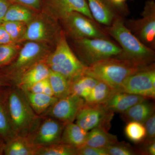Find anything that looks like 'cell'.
Here are the masks:
<instances>
[{"label": "cell", "mask_w": 155, "mask_h": 155, "mask_svg": "<svg viewBox=\"0 0 155 155\" xmlns=\"http://www.w3.org/2000/svg\"><path fill=\"white\" fill-rule=\"evenodd\" d=\"M143 67H137L127 61L112 57L87 66L84 74L103 81L118 91L128 76Z\"/></svg>", "instance_id": "obj_3"}, {"label": "cell", "mask_w": 155, "mask_h": 155, "mask_svg": "<svg viewBox=\"0 0 155 155\" xmlns=\"http://www.w3.org/2000/svg\"><path fill=\"white\" fill-rule=\"evenodd\" d=\"M118 91L142 96L150 99H154V63L143 67L128 76Z\"/></svg>", "instance_id": "obj_8"}, {"label": "cell", "mask_w": 155, "mask_h": 155, "mask_svg": "<svg viewBox=\"0 0 155 155\" xmlns=\"http://www.w3.org/2000/svg\"><path fill=\"white\" fill-rule=\"evenodd\" d=\"M18 43H13L0 45V68L12 63L18 55L19 50Z\"/></svg>", "instance_id": "obj_31"}, {"label": "cell", "mask_w": 155, "mask_h": 155, "mask_svg": "<svg viewBox=\"0 0 155 155\" xmlns=\"http://www.w3.org/2000/svg\"><path fill=\"white\" fill-rule=\"evenodd\" d=\"M32 12L25 6L11 5L5 14L3 22L14 21L28 24L34 17Z\"/></svg>", "instance_id": "obj_27"}, {"label": "cell", "mask_w": 155, "mask_h": 155, "mask_svg": "<svg viewBox=\"0 0 155 155\" xmlns=\"http://www.w3.org/2000/svg\"><path fill=\"white\" fill-rule=\"evenodd\" d=\"M77 148L65 143L38 147L36 155H77Z\"/></svg>", "instance_id": "obj_28"}, {"label": "cell", "mask_w": 155, "mask_h": 155, "mask_svg": "<svg viewBox=\"0 0 155 155\" xmlns=\"http://www.w3.org/2000/svg\"><path fill=\"white\" fill-rule=\"evenodd\" d=\"M53 17L48 19L46 16H38L27 24L26 31L22 41H32L47 43L58 41L62 31L56 20Z\"/></svg>", "instance_id": "obj_10"}, {"label": "cell", "mask_w": 155, "mask_h": 155, "mask_svg": "<svg viewBox=\"0 0 155 155\" xmlns=\"http://www.w3.org/2000/svg\"><path fill=\"white\" fill-rule=\"evenodd\" d=\"M111 1L116 6L122 9L127 10V8L125 5V2L127 0H111Z\"/></svg>", "instance_id": "obj_40"}, {"label": "cell", "mask_w": 155, "mask_h": 155, "mask_svg": "<svg viewBox=\"0 0 155 155\" xmlns=\"http://www.w3.org/2000/svg\"><path fill=\"white\" fill-rule=\"evenodd\" d=\"M11 5V3L8 0H0V23L2 22Z\"/></svg>", "instance_id": "obj_38"}, {"label": "cell", "mask_w": 155, "mask_h": 155, "mask_svg": "<svg viewBox=\"0 0 155 155\" xmlns=\"http://www.w3.org/2000/svg\"><path fill=\"white\" fill-rule=\"evenodd\" d=\"M79 59L89 66L107 58L116 57L121 52L119 45L109 38H85L74 39Z\"/></svg>", "instance_id": "obj_6"}, {"label": "cell", "mask_w": 155, "mask_h": 155, "mask_svg": "<svg viewBox=\"0 0 155 155\" xmlns=\"http://www.w3.org/2000/svg\"><path fill=\"white\" fill-rule=\"evenodd\" d=\"M48 3L50 15L57 19L61 20L69 13L76 12L94 20L86 0H48Z\"/></svg>", "instance_id": "obj_15"}, {"label": "cell", "mask_w": 155, "mask_h": 155, "mask_svg": "<svg viewBox=\"0 0 155 155\" xmlns=\"http://www.w3.org/2000/svg\"><path fill=\"white\" fill-rule=\"evenodd\" d=\"M108 155H140L137 148L126 143L118 142L105 148Z\"/></svg>", "instance_id": "obj_32"}, {"label": "cell", "mask_w": 155, "mask_h": 155, "mask_svg": "<svg viewBox=\"0 0 155 155\" xmlns=\"http://www.w3.org/2000/svg\"><path fill=\"white\" fill-rule=\"evenodd\" d=\"M44 79L40 81H38L36 83L32 85L29 87L25 89L22 90L27 91L33 93H43L45 81V79Z\"/></svg>", "instance_id": "obj_36"}, {"label": "cell", "mask_w": 155, "mask_h": 155, "mask_svg": "<svg viewBox=\"0 0 155 155\" xmlns=\"http://www.w3.org/2000/svg\"><path fill=\"white\" fill-rule=\"evenodd\" d=\"M144 125L146 130L145 139L149 140L155 139V113L144 122Z\"/></svg>", "instance_id": "obj_34"}, {"label": "cell", "mask_w": 155, "mask_h": 155, "mask_svg": "<svg viewBox=\"0 0 155 155\" xmlns=\"http://www.w3.org/2000/svg\"><path fill=\"white\" fill-rule=\"evenodd\" d=\"M45 62L51 70L71 81L84 74L87 67L71 49L63 31L56 43L55 49L50 53Z\"/></svg>", "instance_id": "obj_5"}, {"label": "cell", "mask_w": 155, "mask_h": 155, "mask_svg": "<svg viewBox=\"0 0 155 155\" xmlns=\"http://www.w3.org/2000/svg\"><path fill=\"white\" fill-rule=\"evenodd\" d=\"M11 86H0V135L6 143L17 136L12 127L8 110V97Z\"/></svg>", "instance_id": "obj_17"}, {"label": "cell", "mask_w": 155, "mask_h": 155, "mask_svg": "<svg viewBox=\"0 0 155 155\" xmlns=\"http://www.w3.org/2000/svg\"><path fill=\"white\" fill-rule=\"evenodd\" d=\"M115 90L107 84L99 81L84 99V103L88 104H103L108 100Z\"/></svg>", "instance_id": "obj_26"}, {"label": "cell", "mask_w": 155, "mask_h": 155, "mask_svg": "<svg viewBox=\"0 0 155 155\" xmlns=\"http://www.w3.org/2000/svg\"><path fill=\"white\" fill-rule=\"evenodd\" d=\"M99 80L86 74L78 76L71 82V94L75 95L84 100Z\"/></svg>", "instance_id": "obj_24"}, {"label": "cell", "mask_w": 155, "mask_h": 155, "mask_svg": "<svg viewBox=\"0 0 155 155\" xmlns=\"http://www.w3.org/2000/svg\"><path fill=\"white\" fill-rule=\"evenodd\" d=\"M93 18L98 23L110 26L118 18L126 14L127 10L114 5L111 0H86Z\"/></svg>", "instance_id": "obj_14"}, {"label": "cell", "mask_w": 155, "mask_h": 155, "mask_svg": "<svg viewBox=\"0 0 155 155\" xmlns=\"http://www.w3.org/2000/svg\"><path fill=\"white\" fill-rule=\"evenodd\" d=\"M37 148L28 137L17 136L6 143L4 155H36Z\"/></svg>", "instance_id": "obj_21"}, {"label": "cell", "mask_w": 155, "mask_h": 155, "mask_svg": "<svg viewBox=\"0 0 155 155\" xmlns=\"http://www.w3.org/2000/svg\"><path fill=\"white\" fill-rule=\"evenodd\" d=\"M9 115L17 136L28 137L36 129L40 116L34 112L21 89L11 87L8 97Z\"/></svg>", "instance_id": "obj_2"}, {"label": "cell", "mask_w": 155, "mask_h": 155, "mask_svg": "<svg viewBox=\"0 0 155 155\" xmlns=\"http://www.w3.org/2000/svg\"><path fill=\"white\" fill-rule=\"evenodd\" d=\"M107 31L119 44L121 52L116 58L142 67L153 64L155 53L140 41L126 27L122 17L118 18L107 27Z\"/></svg>", "instance_id": "obj_1"}, {"label": "cell", "mask_w": 155, "mask_h": 155, "mask_svg": "<svg viewBox=\"0 0 155 155\" xmlns=\"http://www.w3.org/2000/svg\"><path fill=\"white\" fill-rule=\"evenodd\" d=\"M87 133L74 122L68 123L64 126L60 143L78 148L84 145Z\"/></svg>", "instance_id": "obj_20"}, {"label": "cell", "mask_w": 155, "mask_h": 155, "mask_svg": "<svg viewBox=\"0 0 155 155\" xmlns=\"http://www.w3.org/2000/svg\"><path fill=\"white\" fill-rule=\"evenodd\" d=\"M5 141L0 135V155H4V149L6 145Z\"/></svg>", "instance_id": "obj_42"}, {"label": "cell", "mask_w": 155, "mask_h": 155, "mask_svg": "<svg viewBox=\"0 0 155 155\" xmlns=\"http://www.w3.org/2000/svg\"><path fill=\"white\" fill-rule=\"evenodd\" d=\"M128 29L147 46L155 48V2L148 0L145 3L141 17L125 22Z\"/></svg>", "instance_id": "obj_7"}, {"label": "cell", "mask_w": 155, "mask_h": 155, "mask_svg": "<svg viewBox=\"0 0 155 155\" xmlns=\"http://www.w3.org/2000/svg\"><path fill=\"white\" fill-rule=\"evenodd\" d=\"M50 70L45 61H42L24 72L15 85L21 89H25L34 84L48 77Z\"/></svg>", "instance_id": "obj_18"}, {"label": "cell", "mask_w": 155, "mask_h": 155, "mask_svg": "<svg viewBox=\"0 0 155 155\" xmlns=\"http://www.w3.org/2000/svg\"><path fill=\"white\" fill-rule=\"evenodd\" d=\"M146 99L147 98L142 96L115 90L108 100L101 104L108 110L114 113L122 114L136 104Z\"/></svg>", "instance_id": "obj_16"}, {"label": "cell", "mask_w": 155, "mask_h": 155, "mask_svg": "<svg viewBox=\"0 0 155 155\" xmlns=\"http://www.w3.org/2000/svg\"><path fill=\"white\" fill-rule=\"evenodd\" d=\"M13 1L25 7L30 8L35 10L40 8L41 0H8Z\"/></svg>", "instance_id": "obj_35"}, {"label": "cell", "mask_w": 155, "mask_h": 155, "mask_svg": "<svg viewBox=\"0 0 155 155\" xmlns=\"http://www.w3.org/2000/svg\"><path fill=\"white\" fill-rule=\"evenodd\" d=\"M13 84L11 81L0 75V86H12Z\"/></svg>", "instance_id": "obj_41"}, {"label": "cell", "mask_w": 155, "mask_h": 155, "mask_svg": "<svg viewBox=\"0 0 155 155\" xmlns=\"http://www.w3.org/2000/svg\"><path fill=\"white\" fill-rule=\"evenodd\" d=\"M13 43L15 42L12 40L5 28L0 23V45Z\"/></svg>", "instance_id": "obj_37"}, {"label": "cell", "mask_w": 155, "mask_h": 155, "mask_svg": "<svg viewBox=\"0 0 155 155\" xmlns=\"http://www.w3.org/2000/svg\"><path fill=\"white\" fill-rule=\"evenodd\" d=\"M114 113L108 110L101 104H88L84 103L78 113L75 123L88 131L97 127L109 130Z\"/></svg>", "instance_id": "obj_11"}, {"label": "cell", "mask_w": 155, "mask_h": 155, "mask_svg": "<svg viewBox=\"0 0 155 155\" xmlns=\"http://www.w3.org/2000/svg\"><path fill=\"white\" fill-rule=\"evenodd\" d=\"M84 104L83 98L71 94L58 99L55 103L41 116L51 117L66 125L75 121L78 111Z\"/></svg>", "instance_id": "obj_13"}, {"label": "cell", "mask_w": 155, "mask_h": 155, "mask_svg": "<svg viewBox=\"0 0 155 155\" xmlns=\"http://www.w3.org/2000/svg\"><path fill=\"white\" fill-rule=\"evenodd\" d=\"M108 131L109 130L102 127L91 129L87 133L84 145L105 148L118 142L117 137L109 133Z\"/></svg>", "instance_id": "obj_22"}, {"label": "cell", "mask_w": 155, "mask_h": 155, "mask_svg": "<svg viewBox=\"0 0 155 155\" xmlns=\"http://www.w3.org/2000/svg\"><path fill=\"white\" fill-rule=\"evenodd\" d=\"M1 23L14 42H22L27 27L26 23L14 21H6Z\"/></svg>", "instance_id": "obj_30"}, {"label": "cell", "mask_w": 155, "mask_h": 155, "mask_svg": "<svg viewBox=\"0 0 155 155\" xmlns=\"http://www.w3.org/2000/svg\"><path fill=\"white\" fill-rule=\"evenodd\" d=\"M154 104L146 99L136 104L127 111L122 113V119L126 122H137L144 124L146 121L155 113Z\"/></svg>", "instance_id": "obj_19"}, {"label": "cell", "mask_w": 155, "mask_h": 155, "mask_svg": "<svg viewBox=\"0 0 155 155\" xmlns=\"http://www.w3.org/2000/svg\"><path fill=\"white\" fill-rule=\"evenodd\" d=\"M48 78L52 88L54 96L60 99L71 94L72 81L67 78L51 70Z\"/></svg>", "instance_id": "obj_25"}, {"label": "cell", "mask_w": 155, "mask_h": 155, "mask_svg": "<svg viewBox=\"0 0 155 155\" xmlns=\"http://www.w3.org/2000/svg\"><path fill=\"white\" fill-rule=\"evenodd\" d=\"M40 117L37 127L28 139L37 147L60 143L65 124L51 117Z\"/></svg>", "instance_id": "obj_12"}, {"label": "cell", "mask_w": 155, "mask_h": 155, "mask_svg": "<svg viewBox=\"0 0 155 155\" xmlns=\"http://www.w3.org/2000/svg\"><path fill=\"white\" fill-rule=\"evenodd\" d=\"M22 91L31 107L39 116L44 114L58 100L55 97L50 96L43 93H33L27 91Z\"/></svg>", "instance_id": "obj_23"}, {"label": "cell", "mask_w": 155, "mask_h": 155, "mask_svg": "<svg viewBox=\"0 0 155 155\" xmlns=\"http://www.w3.org/2000/svg\"><path fill=\"white\" fill-rule=\"evenodd\" d=\"M125 135L130 141L139 143L143 141L146 137V130L144 125L140 122H127L125 128Z\"/></svg>", "instance_id": "obj_29"}, {"label": "cell", "mask_w": 155, "mask_h": 155, "mask_svg": "<svg viewBox=\"0 0 155 155\" xmlns=\"http://www.w3.org/2000/svg\"><path fill=\"white\" fill-rule=\"evenodd\" d=\"M77 155H108L105 148L84 145L77 148Z\"/></svg>", "instance_id": "obj_33"}, {"label": "cell", "mask_w": 155, "mask_h": 155, "mask_svg": "<svg viewBox=\"0 0 155 155\" xmlns=\"http://www.w3.org/2000/svg\"><path fill=\"white\" fill-rule=\"evenodd\" d=\"M50 53L46 43L27 41L14 61L0 68V75L15 85L24 72L40 62L45 61Z\"/></svg>", "instance_id": "obj_4"}, {"label": "cell", "mask_w": 155, "mask_h": 155, "mask_svg": "<svg viewBox=\"0 0 155 155\" xmlns=\"http://www.w3.org/2000/svg\"><path fill=\"white\" fill-rule=\"evenodd\" d=\"M67 33L74 39L85 38H109L94 20L78 12L67 14L61 19Z\"/></svg>", "instance_id": "obj_9"}, {"label": "cell", "mask_w": 155, "mask_h": 155, "mask_svg": "<svg viewBox=\"0 0 155 155\" xmlns=\"http://www.w3.org/2000/svg\"><path fill=\"white\" fill-rule=\"evenodd\" d=\"M43 93L50 96H54L53 89L50 84L48 78H47L45 81Z\"/></svg>", "instance_id": "obj_39"}]
</instances>
